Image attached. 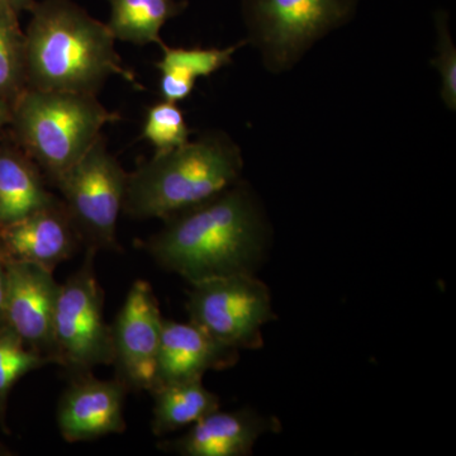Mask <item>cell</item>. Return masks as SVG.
<instances>
[{"label": "cell", "instance_id": "1", "mask_svg": "<svg viewBox=\"0 0 456 456\" xmlns=\"http://www.w3.org/2000/svg\"><path fill=\"white\" fill-rule=\"evenodd\" d=\"M164 221L147 241V251L161 268L191 285L254 274L265 259L268 221L253 189L242 180Z\"/></svg>", "mask_w": 456, "mask_h": 456}, {"label": "cell", "instance_id": "2", "mask_svg": "<svg viewBox=\"0 0 456 456\" xmlns=\"http://www.w3.org/2000/svg\"><path fill=\"white\" fill-rule=\"evenodd\" d=\"M26 32L27 86L97 95L110 77L143 90L126 68L107 25L71 0H44L29 9Z\"/></svg>", "mask_w": 456, "mask_h": 456}, {"label": "cell", "instance_id": "3", "mask_svg": "<svg viewBox=\"0 0 456 456\" xmlns=\"http://www.w3.org/2000/svg\"><path fill=\"white\" fill-rule=\"evenodd\" d=\"M242 167L240 147L227 134L208 132L128 173L122 212L134 220H167L235 185Z\"/></svg>", "mask_w": 456, "mask_h": 456}, {"label": "cell", "instance_id": "4", "mask_svg": "<svg viewBox=\"0 0 456 456\" xmlns=\"http://www.w3.org/2000/svg\"><path fill=\"white\" fill-rule=\"evenodd\" d=\"M119 119L94 94L27 86L12 103L18 139L53 184L103 136L108 123Z\"/></svg>", "mask_w": 456, "mask_h": 456}, {"label": "cell", "instance_id": "5", "mask_svg": "<svg viewBox=\"0 0 456 456\" xmlns=\"http://www.w3.org/2000/svg\"><path fill=\"white\" fill-rule=\"evenodd\" d=\"M359 0H242L250 41L269 69L287 70L355 13Z\"/></svg>", "mask_w": 456, "mask_h": 456}, {"label": "cell", "instance_id": "6", "mask_svg": "<svg viewBox=\"0 0 456 456\" xmlns=\"http://www.w3.org/2000/svg\"><path fill=\"white\" fill-rule=\"evenodd\" d=\"M95 254L88 248L83 265L61 285L57 299L55 364L71 378L92 373L98 365L113 364L112 327L104 321V292L95 274Z\"/></svg>", "mask_w": 456, "mask_h": 456}, {"label": "cell", "instance_id": "7", "mask_svg": "<svg viewBox=\"0 0 456 456\" xmlns=\"http://www.w3.org/2000/svg\"><path fill=\"white\" fill-rule=\"evenodd\" d=\"M128 173L99 137L56 183L80 240L93 250H119L117 224L123 211Z\"/></svg>", "mask_w": 456, "mask_h": 456}, {"label": "cell", "instance_id": "8", "mask_svg": "<svg viewBox=\"0 0 456 456\" xmlns=\"http://www.w3.org/2000/svg\"><path fill=\"white\" fill-rule=\"evenodd\" d=\"M187 311L215 340L235 350H257L261 329L274 320L269 288L254 274H235L191 285Z\"/></svg>", "mask_w": 456, "mask_h": 456}, {"label": "cell", "instance_id": "9", "mask_svg": "<svg viewBox=\"0 0 456 456\" xmlns=\"http://www.w3.org/2000/svg\"><path fill=\"white\" fill-rule=\"evenodd\" d=\"M164 318L151 285L134 281L112 327L113 364L128 391L151 392Z\"/></svg>", "mask_w": 456, "mask_h": 456}, {"label": "cell", "instance_id": "10", "mask_svg": "<svg viewBox=\"0 0 456 456\" xmlns=\"http://www.w3.org/2000/svg\"><path fill=\"white\" fill-rule=\"evenodd\" d=\"M5 265L4 325L36 353L55 364L53 320L61 284L53 272L26 263Z\"/></svg>", "mask_w": 456, "mask_h": 456}, {"label": "cell", "instance_id": "11", "mask_svg": "<svg viewBox=\"0 0 456 456\" xmlns=\"http://www.w3.org/2000/svg\"><path fill=\"white\" fill-rule=\"evenodd\" d=\"M128 388L118 378L98 379L92 373L71 378L60 399L57 425L68 443L95 440L126 430L125 407Z\"/></svg>", "mask_w": 456, "mask_h": 456}, {"label": "cell", "instance_id": "12", "mask_svg": "<svg viewBox=\"0 0 456 456\" xmlns=\"http://www.w3.org/2000/svg\"><path fill=\"white\" fill-rule=\"evenodd\" d=\"M80 242L60 200L22 220L0 227V261L33 264L53 272L75 253Z\"/></svg>", "mask_w": 456, "mask_h": 456}, {"label": "cell", "instance_id": "13", "mask_svg": "<svg viewBox=\"0 0 456 456\" xmlns=\"http://www.w3.org/2000/svg\"><path fill=\"white\" fill-rule=\"evenodd\" d=\"M279 431V419L250 408L232 412L217 410L191 425L187 434L165 441L159 448L183 456H248L263 435Z\"/></svg>", "mask_w": 456, "mask_h": 456}, {"label": "cell", "instance_id": "14", "mask_svg": "<svg viewBox=\"0 0 456 456\" xmlns=\"http://www.w3.org/2000/svg\"><path fill=\"white\" fill-rule=\"evenodd\" d=\"M240 351L228 347L194 323L164 320L155 386L202 379L209 370L235 367Z\"/></svg>", "mask_w": 456, "mask_h": 456}, {"label": "cell", "instance_id": "15", "mask_svg": "<svg viewBox=\"0 0 456 456\" xmlns=\"http://www.w3.org/2000/svg\"><path fill=\"white\" fill-rule=\"evenodd\" d=\"M59 200L46 188L44 173L28 155L0 152V227Z\"/></svg>", "mask_w": 456, "mask_h": 456}, {"label": "cell", "instance_id": "16", "mask_svg": "<svg viewBox=\"0 0 456 456\" xmlns=\"http://www.w3.org/2000/svg\"><path fill=\"white\" fill-rule=\"evenodd\" d=\"M150 393L155 401L152 432L156 436L194 425L220 410V397L208 391L202 379L165 384Z\"/></svg>", "mask_w": 456, "mask_h": 456}, {"label": "cell", "instance_id": "17", "mask_svg": "<svg viewBox=\"0 0 456 456\" xmlns=\"http://www.w3.org/2000/svg\"><path fill=\"white\" fill-rule=\"evenodd\" d=\"M110 4L107 27L116 40L139 46L156 44L161 49V28L187 8L184 0H110Z\"/></svg>", "mask_w": 456, "mask_h": 456}, {"label": "cell", "instance_id": "18", "mask_svg": "<svg viewBox=\"0 0 456 456\" xmlns=\"http://www.w3.org/2000/svg\"><path fill=\"white\" fill-rule=\"evenodd\" d=\"M17 14L7 0H0V98L11 103L27 88L26 33Z\"/></svg>", "mask_w": 456, "mask_h": 456}, {"label": "cell", "instance_id": "19", "mask_svg": "<svg viewBox=\"0 0 456 456\" xmlns=\"http://www.w3.org/2000/svg\"><path fill=\"white\" fill-rule=\"evenodd\" d=\"M244 44L240 42L226 49H171L165 45L163 59L156 62L155 66L161 73L173 74L180 79L196 84L200 77H211L224 66L230 65L236 51Z\"/></svg>", "mask_w": 456, "mask_h": 456}, {"label": "cell", "instance_id": "20", "mask_svg": "<svg viewBox=\"0 0 456 456\" xmlns=\"http://www.w3.org/2000/svg\"><path fill=\"white\" fill-rule=\"evenodd\" d=\"M51 364L36 353L7 325L0 326V415H3L8 393L20 377Z\"/></svg>", "mask_w": 456, "mask_h": 456}, {"label": "cell", "instance_id": "21", "mask_svg": "<svg viewBox=\"0 0 456 456\" xmlns=\"http://www.w3.org/2000/svg\"><path fill=\"white\" fill-rule=\"evenodd\" d=\"M189 136L187 118L178 104L163 101L147 110L142 139L155 147V154H164L185 145Z\"/></svg>", "mask_w": 456, "mask_h": 456}, {"label": "cell", "instance_id": "22", "mask_svg": "<svg viewBox=\"0 0 456 456\" xmlns=\"http://www.w3.org/2000/svg\"><path fill=\"white\" fill-rule=\"evenodd\" d=\"M437 28V57L432 65L437 69L441 77V98L449 110L456 107V50L449 31V17L445 12H437L435 16Z\"/></svg>", "mask_w": 456, "mask_h": 456}, {"label": "cell", "instance_id": "23", "mask_svg": "<svg viewBox=\"0 0 456 456\" xmlns=\"http://www.w3.org/2000/svg\"><path fill=\"white\" fill-rule=\"evenodd\" d=\"M5 265L0 261V326L4 325V301H5Z\"/></svg>", "mask_w": 456, "mask_h": 456}, {"label": "cell", "instance_id": "24", "mask_svg": "<svg viewBox=\"0 0 456 456\" xmlns=\"http://www.w3.org/2000/svg\"><path fill=\"white\" fill-rule=\"evenodd\" d=\"M12 104L4 99L0 98V131L11 122Z\"/></svg>", "mask_w": 456, "mask_h": 456}, {"label": "cell", "instance_id": "25", "mask_svg": "<svg viewBox=\"0 0 456 456\" xmlns=\"http://www.w3.org/2000/svg\"><path fill=\"white\" fill-rule=\"evenodd\" d=\"M9 4L12 5L17 12L23 11V9H31L35 4V0H7Z\"/></svg>", "mask_w": 456, "mask_h": 456}]
</instances>
